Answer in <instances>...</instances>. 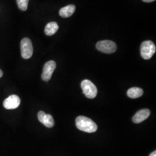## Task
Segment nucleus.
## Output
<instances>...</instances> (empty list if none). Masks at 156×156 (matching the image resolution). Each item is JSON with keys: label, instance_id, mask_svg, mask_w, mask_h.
<instances>
[{"label": "nucleus", "instance_id": "1", "mask_svg": "<svg viewBox=\"0 0 156 156\" xmlns=\"http://www.w3.org/2000/svg\"><path fill=\"white\" fill-rule=\"evenodd\" d=\"M76 125L80 131L89 133H94L97 130V126L88 117L79 116L76 119Z\"/></svg>", "mask_w": 156, "mask_h": 156}, {"label": "nucleus", "instance_id": "2", "mask_svg": "<svg viewBox=\"0 0 156 156\" xmlns=\"http://www.w3.org/2000/svg\"><path fill=\"white\" fill-rule=\"evenodd\" d=\"M156 50V46L151 41H146L140 45V54L145 60H149L154 55Z\"/></svg>", "mask_w": 156, "mask_h": 156}, {"label": "nucleus", "instance_id": "3", "mask_svg": "<svg viewBox=\"0 0 156 156\" xmlns=\"http://www.w3.org/2000/svg\"><path fill=\"white\" fill-rule=\"evenodd\" d=\"M81 87L84 94L88 98L93 99L97 95V89L94 84L90 80L85 79L81 83Z\"/></svg>", "mask_w": 156, "mask_h": 156}, {"label": "nucleus", "instance_id": "4", "mask_svg": "<svg viewBox=\"0 0 156 156\" xmlns=\"http://www.w3.org/2000/svg\"><path fill=\"white\" fill-rule=\"evenodd\" d=\"M97 49L102 53L111 54L115 52L117 50V45L111 41L104 40L97 42L96 44Z\"/></svg>", "mask_w": 156, "mask_h": 156}, {"label": "nucleus", "instance_id": "5", "mask_svg": "<svg viewBox=\"0 0 156 156\" xmlns=\"http://www.w3.org/2000/svg\"><path fill=\"white\" fill-rule=\"evenodd\" d=\"M21 55L24 59H28L33 54V47L31 40L28 38H24L20 43Z\"/></svg>", "mask_w": 156, "mask_h": 156}, {"label": "nucleus", "instance_id": "6", "mask_svg": "<svg viewBox=\"0 0 156 156\" xmlns=\"http://www.w3.org/2000/svg\"><path fill=\"white\" fill-rule=\"evenodd\" d=\"M56 68V64L54 61H49L47 62L43 68V72L42 74V79L44 81H49L50 80L52 74L55 70Z\"/></svg>", "mask_w": 156, "mask_h": 156}, {"label": "nucleus", "instance_id": "7", "mask_svg": "<svg viewBox=\"0 0 156 156\" xmlns=\"http://www.w3.org/2000/svg\"><path fill=\"white\" fill-rule=\"evenodd\" d=\"M20 104V99L16 95H11L4 101L3 105L6 109H16Z\"/></svg>", "mask_w": 156, "mask_h": 156}, {"label": "nucleus", "instance_id": "8", "mask_svg": "<svg viewBox=\"0 0 156 156\" xmlns=\"http://www.w3.org/2000/svg\"><path fill=\"white\" fill-rule=\"evenodd\" d=\"M39 122L48 128H51L55 125V121L51 115L46 114L44 112L39 111L38 113Z\"/></svg>", "mask_w": 156, "mask_h": 156}, {"label": "nucleus", "instance_id": "9", "mask_svg": "<svg viewBox=\"0 0 156 156\" xmlns=\"http://www.w3.org/2000/svg\"><path fill=\"white\" fill-rule=\"evenodd\" d=\"M151 115V111L148 109H144L140 110L135 115L133 118V121L134 123L138 124L145 121Z\"/></svg>", "mask_w": 156, "mask_h": 156}, {"label": "nucleus", "instance_id": "10", "mask_svg": "<svg viewBox=\"0 0 156 156\" xmlns=\"http://www.w3.org/2000/svg\"><path fill=\"white\" fill-rule=\"evenodd\" d=\"M76 10V7L74 5L71 4L63 7L60 9L59 11V15L63 18H67L71 16Z\"/></svg>", "mask_w": 156, "mask_h": 156}, {"label": "nucleus", "instance_id": "11", "mask_svg": "<svg viewBox=\"0 0 156 156\" xmlns=\"http://www.w3.org/2000/svg\"><path fill=\"white\" fill-rule=\"evenodd\" d=\"M58 29V26L56 22H50L46 24L45 28L46 35L48 36H51L56 33Z\"/></svg>", "mask_w": 156, "mask_h": 156}, {"label": "nucleus", "instance_id": "12", "mask_svg": "<svg viewBox=\"0 0 156 156\" xmlns=\"http://www.w3.org/2000/svg\"><path fill=\"white\" fill-rule=\"evenodd\" d=\"M144 94V90L139 87H132L127 91V95L131 98H137Z\"/></svg>", "mask_w": 156, "mask_h": 156}, {"label": "nucleus", "instance_id": "13", "mask_svg": "<svg viewBox=\"0 0 156 156\" xmlns=\"http://www.w3.org/2000/svg\"><path fill=\"white\" fill-rule=\"evenodd\" d=\"M28 1L29 0H16L19 8L23 11H26L28 8Z\"/></svg>", "mask_w": 156, "mask_h": 156}, {"label": "nucleus", "instance_id": "14", "mask_svg": "<svg viewBox=\"0 0 156 156\" xmlns=\"http://www.w3.org/2000/svg\"><path fill=\"white\" fill-rule=\"evenodd\" d=\"M142 1L144 2H153L156 0H142Z\"/></svg>", "mask_w": 156, "mask_h": 156}, {"label": "nucleus", "instance_id": "15", "mask_svg": "<svg viewBox=\"0 0 156 156\" xmlns=\"http://www.w3.org/2000/svg\"><path fill=\"white\" fill-rule=\"evenodd\" d=\"M149 156H156V151H154L153 152H152L151 154V155Z\"/></svg>", "mask_w": 156, "mask_h": 156}, {"label": "nucleus", "instance_id": "16", "mask_svg": "<svg viewBox=\"0 0 156 156\" xmlns=\"http://www.w3.org/2000/svg\"><path fill=\"white\" fill-rule=\"evenodd\" d=\"M2 75H3V73H2V71L0 69V78H1V77L2 76Z\"/></svg>", "mask_w": 156, "mask_h": 156}]
</instances>
